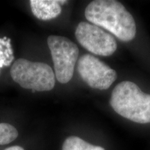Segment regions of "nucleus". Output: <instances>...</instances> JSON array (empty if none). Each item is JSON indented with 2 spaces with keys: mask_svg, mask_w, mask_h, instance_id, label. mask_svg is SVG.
Listing matches in <instances>:
<instances>
[{
  "mask_svg": "<svg viewBox=\"0 0 150 150\" xmlns=\"http://www.w3.org/2000/svg\"><path fill=\"white\" fill-rule=\"evenodd\" d=\"M85 16L91 23L103 27L124 42H129L136 36V25L134 19L120 1H91L86 7Z\"/></svg>",
  "mask_w": 150,
  "mask_h": 150,
  "instance_id": "obj_1",
  "label": "nucleus"
},
{
  "mask_svg": "<svg viewBox=\"0 0 150 150\" xmlns=\"http://www.w3.org/2000/svg\"><path fill=\"white\" fill-rule=\"evenodd\" d=\"M110 104L117 114L129 120L150 123V94L142 92L134 82L118 83L112 90Z\"/></svg>",
  "mask_w": 150,
  "mask_h": 150,
  "instance_id": "obj_2",
  "label": "nucleus"
},
{
  "mask_svg": "<svg viewBox=\"0 0 150 150\" xmlns=\"http://www.w3.org/2000/svg\"><path fill=\"white\" fill-rule=\"evenodd\" d=\"M11 76L22 88L33 92L50 91L55 86V74L50 65L19 59L11 68Z\"/></svg>",
  "mask_w": 150,
  "mask_h": 150,
  "instance_id": "obj_3",
  "label": "nucleus"
},
{
  "mask_svg": "<svg viewBox=\"0 0 150 150\" xmlns=\"http://www.w3.org/2000/svg\"><path fill=\"white\" fill-rule=\"evenodd\" d=\"M47 45L51 52L57 81L67 83L72 79L78 60L79 48L70 39L60 35H50Z\"/></svg>",
  "mask_w": 150,
  "mask_h": 150,
  "instance_id": "obj_4",
  "label": "nucleus"
},
{
  "mask_svg": "<svg viewBox=\"0 0 150 150\" xmlns=\"http://www.w3.org/2000/svg\"><path fill=\"white\" fill-rule=\"evenodd\" d=\"M75 36L81 45L94 54L109 56L117 50L115 38L95 24L80 22L75 31Z\"/></svg>",
  "mask_w": 150,
  "mask_h": 150,
  "instance_id": "obj_5",
  "label": "nucleus"
},
{
  "mask_svg": "<svg viewBox=\"0 0 150 150\" xmlns=\"http://www.w3.org/2000/svg\"><path fill=\"white\" fill-rule=\"evenodd\" d=\"M77 70L83 81L92 88L106 90L117 79L113 69L91 54H84L79 59Z\"/></svg>",
  "mask_w": 150,
  "mask_h": 150,
  "instance_id": "obj_6",
  "label": "nucleus"
},
{
  "mask_svg": "<svg viewBox=\"0 0 150 150\" xmlns=\"http://www.w3.org/2000/svg\"><path fill=\"white\" fill-rule=\"evenodd\" d=\"M67 1L58 0H31V11L34 16L40 20H50L61 13V4Z\"/></svg>",
  "mask_w": 150,
  "mask_h": 150,
  "instance_id": "obj_7",
  "label": "nucleus"
},
{
  "mask_svg": "<svg viewBox=\"0 0 150 150\" xmlns=\"http://www.w3.org/2000/svg\"><path fill=\"white\" fill-rule=\"evenodd\" d=\"M62 150H105L100 146L93 145L79 137L70 136L63 142Z\"/></svg>",
  "mask_w": 150,
  "mask_h": 150,
  "instance_id": "obj_8",
  "label": "nucleus"
},
{
  "mask_svg": "<svg viewBox=\"0 0 150 150\" xmlns=\"http://www.w3.org/2000/svg\"><path fill=\"white\" fill-rule=\"evenodd\" d=\"M14 59L11 39L7 37L0 38V70L9 66Z\"/></svg>",
  "mask_w": 150,
  "mask_h": 150,
  "instance_id": "obj_9",
  "label": "nucleus"
},
{
  "mask_svg": "<svg viewBox=\"0 0 150 150\" xmlns=\"http://www.w3.org/2000/svg\"><path fill=\"white\" fill-rule=\"evenodd\" d=\"M16 128L8 123H0V145H7L18 138Z\"/></svg>",
  "mask_w": 150,
  "mask_h": 150,
  "instance_id": "obj_10",
  "label": "nucleus"
},
{
  "mask_svg": "<svg viewBox=\"0 0 150 150\" xmlns=\"http://www.w3.org/2000/svg\"><path fill=\"white\" fill-rule=\"evenodd\" d=\"M5 150H24V149L22 147H20V146H12V147H8Z\"/></svg>",
  "mask_w": 150,
  "mask_h": 150,
  "instance_id": "obj_11",
  "label": "nucleus"
}]
</instances>
